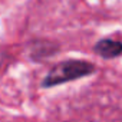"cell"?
I'll return each instance as SVG.
<instances>
[{
    "instance_id": "obj_1",
    "label": "cell",
    "mask_w": 122,
    "mask_h": 122,
    "mask_svg": "<svg viewBox=\"0 0 122 122\" xmlns=\"http://www.w3.org/2000/svg\"><path fill=\"white\" fill-rule=\"evenodd\" d=\"M96 71L95 65L89 60L82 59H68L56 63L42 81V88H53L57 85H63L68 82L86 78Z\"/></svg>"
},
{
    "instance_id": "obj_2",
    "label": "cell",
    "mask_w": 122,
    "mask_h": 122,
    "mask_svg": "<svg viewBox=\"0 0 122 122\" xmlns=\"http://www.w3.org/2000/svg\"><path fill=\"white\" fill-rule=\"evenodd\" d=\"M93 50L102 59H115L122 55V42L111 37H103L95 43Z\"/></svg>"
}]
</instances>
